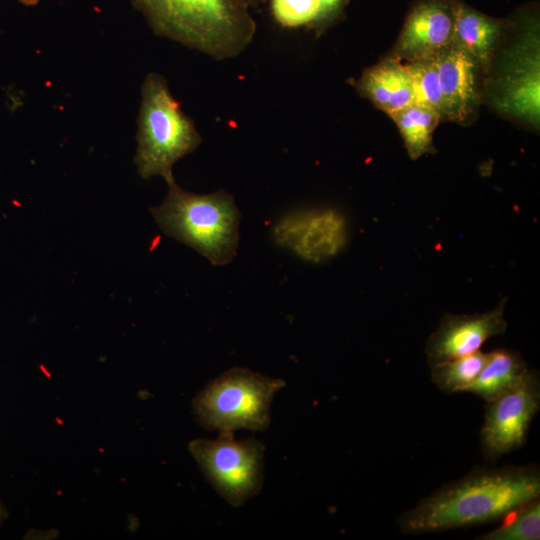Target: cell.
<instances>
[{
  "label": "cell",
  "instance_id": "obj_19",
  "mask_svg": "<svg viewBox=\"0 0 540 540\" xmlns=\"http://www.w3.org/2000/svg\"><path fill=\"white\" fill-rule=\"evenodd\" d=\"M512 520L485 534L479 540H539L540 539V498L527 503L510 514Z\"/></svg>",
  "mask_w": 540,
  "mask_h": 540
},
{
  "label": "cell",
  "instance_id": "obj_6",
  "mask_svg": "<svg viewBox=\"0 0 540 540\" xmlns=\"http://www.w3.org/2000/svg\"><path fill=\"white\" fill-rule=\"evenodd\" d=\"M189 451L216 491L234 507L257 495L263 484L264 445L253 438L236 440L233 432L216 439H195Z\"/></svg>",
  "mask_w": 540,
  "mask_h": 540
},
{
  "label": "cell",
  "instance_id": "obj_16",
  "mask_svg": "<svg viewBox=\"0 0 540 540\" xmlns=\"http://www.w3.org/2000/svg\"><path fill=\"white\" fill-rule=\"evenodd\" d=\"M390 117L396 123L411 159L432 152L433 133L441 119L438 113L413 104Z\"/></svg>",
  "mask_w": 540,
  "mask_h": 540
},
{
  "label": "cell",
  "instance_id": "obj_21",
  "mask_svg": "<svg viewBox=\"0 0 540 540\" xmlns=\"http://www.w3.org/2000/svg\"><path fill=\"white\" fill-rule=\"evenodd\" d=\"M319 5V17L317 22H322L334 17L341 9L344 0H317Z\"/></svg>",
  "mask_w": 540,
  "mask_h": 540
},
{
  "label": "cell",
  "instance_id": "obj_18",
  "mask_svg": "<svg viewBox=\"0 0 540 540\" xmlns=\"http://www.w3.org/2000/svg\"><path fill=\"white\" fill-rule=\"evenodd\" d=\"M405 65L411 79L414 104L429 108L443 118V97L433 58L409 61Z\"/></svg>",
  "mask_w": 540,
  "mask_h": 540
},
{
  "label": "cell",
  "instance_id": "obj_8",
  "mask_svg": "<svg viewBox=\"0 0 540 540\" xmlns=\"http://www.w3.org/2000/svg\"><path fill=\"white\" fill-rule=\"evenodd\" d=\"M539 408L540 379L535 370H528L518 384L488 401L480 431L485 458L495 461L521 448Z\"/></svg>",
  "mask_w": 540,
  "mask_h": 540
},
{
  "label": "cell",
  "instance_id": "obj_5",
  "mask_svg": "<svg viewBox=\"0 0 540 540\" xmlns=\"http://www.w3.org/2000/svg\"><path fill=\"white\" fill-rule=\"evenodd\" d=\"M282 379L234 367L210 381L193 398L199 424L207 430L264 431L270 424V405L285 387Z\"/></svg>",
  "mask_w": 540,
  "mask_h": 540
},
{
  "label": "cell",
  "instance_id": "obj_2",
  "mask_svg": "<svg viewBox=\"0 0 540 540\" xmlns=\"http://www.w3.org/2000/svg\"><path fill=\"white\" fill-rule=\"evenodd\" d=\"M159 35L217 60L251 43L256 24L243 0H130Z\"/></svg>",
  "mask_w": 540,
  "mask_h": 540
},
{
  "label": "cell",
  "instance_id": "obj_23",
  "mask_svg": "<svg viewBox=\"0 0 540 540\" xmlns=\"http://www.w3.org/2000/svg\"><path fill=\"white\" fill-rule=\"evenodd\" d=\"M247 5H253V4H257L258 2L262 1V0H243Z\"/></svg>",
  "mask_w": 540,
  "mask_h": 540
},
{
  "label": "cell",
  "instance_id": "obj_3",
  "mask_svg": "<svg viewBox=\"0 0 540 540\" xmlns=\"http://www.w3.org/2000/svg\"><path fill=\"white\" fill-rule=\"evenodd\" d=\"M164 202L151 208L158 226L169 237L195 249L213 265L233 260L239 240L240 213L231 195L223 190L194 194L167 180Z\"/></svg>",
  "mask_w": 540,
  "mask_h": 540
},
{
  "label": "cell",
  "instance_id": "obj_11",
  "mask_svg": "<svg viewBox=\"0 0 540 540\" xmlns=\"http://www.w3.org/2000/svg\"><path fill=\"white\" fill-rule=\"evenodd\" d=\"M451 0H421L408 14L395 55L409 61L433 58L453 44Z\"/></svg>",
  "mask_w": 540,
  "mask_h": 540
},
{
  "label": "cell",
  "instance_id": "obj_10",
  "mask_svg": "<svg viewBox=\"0 0 540 540\" xmlns=\"http://www.w3.org/2000/svg\"><path fill=\"white\" fill-rule=\"evenodd\" d=\"M505 305L506 298L484 313L443 315L425 344L429 366L480 351L486 340L503 334L507 328Z\"/></svg>",
  "mask_w": 540,
  "mask_h": 540
},
{
  "label": "cell",
  "instance_id": "obj_4",
  "mask_svg": "<svg viewBox=\"0 0 540 540\" xmlns=\"http://www.w3.org/2000/svg\"><path fill=\"white\" fill-rule=\"evenodd\" d=\"M202 139L193 121L183 113L165 78L149 73L141 88L135 164L148 179L173 178V165L193 152Z\"/></svg>",
  "mask_w": 540,
  "mask_h": 540
},
{
  "label": "cell",
  "instance_id": "obj_17",
  "mask_svg": "<svg viewBox=\"0 0 540 540\" xmlns=\"http://www.w3.org/2000/svg\"><path fill=\"white\" fill-rule=\"evenodd\" d=\"M487 353H475L436 364L431 369V381L444 393L465 392L481 371Z\"/></svg>",
  "mask_w": 540,
  "mask_h": 540
},
{
  "label": "cell",
  "instance_id": "obj_7",
  "mask_svg": "<svg viewBox=\"0 0 540 540\" xmlns=\"http://www.w3.org/2000/svg\"><path fill=\"white\" fill-rule=\"evenodd\" d=\"M522 31L506 52L494 102L498 109L534 125L540 116V58L538 20L522 19Z\"/></svg>",
  "mask_w": 540,
  "mask_h": 540
},
{
  "label": "cell",
  "instance_id": "obj_12",
  "mask_svg": "<svg viewBox=\"0 0 540 540\" xmlns=\"http://www.w3.org/2000/svg\"><path fill=\"white\" fill-rule=\"evenodd\" d=\"M443 97V117L464 122L477 103L478 62L451 44L433 57Z\"/></svg>",
  "mask_w": 540,
  "mask_h": 540
},
{
  "label": "cell",
  "instance_id": "obj_1",
  "mask_svg": "<svg viewBox=\"0 0 540 540\" xmlns=\"http://www.w3.org/2000/svg\"><path fill=\"white\" fill-rule=\"evenodd\" d=\"M540 498L538 465L476 467L442 485L396 520L404 534L467 528L497 521Z\"/></svg>",
  "mask_w": 540,
  "mask_h": 540
},
{
  "label": "cell",
  "instance_id": "obj_24",
  "mask_svg": "<svg viewBox=\"0 0 540 540\" xmlns=\"http://www.w3.org/2000/svg\"><path fill=\"white\" fill-rule=\"evenodd\" d=\"M19 1L25 4H31V3L37 2V0H19Z\"/></svg>",
  "mask_w": 540,
  "mask_h": 540
},
{
  "label": "cell",
  "instance_id": "obj_15",
  "mask_svg": "<svg viewBox=\"0 0 540 540\" xmlns=\"http://www.w3.org/2000/svg\"><path fill=\"white\" fill-rule=\"evenodd\" d=\"M521 355L509 349L487 353L486 361L473 383L465 392L491 401L518 384L528 372Z\"/></svg>",
  "mask_w": 540,
  "mask_h": 540
},
{
  "label": "cell",
  "instance_id": "obj_14",
  "mask_svg": "<svg viewBox=\"0 0 540 540\" xmlns=\"http://www.w3.org/2000/svg\"><path fill=\"white\" fill-rule=\"evenodd\" d=\"M453 44L478 63H488L504 22L475 10L460 0H451Z\"/></svg>",
  "mask_w": 540,
  "mask_h": 540
},
{
  "label": "cell",
  "instance_id": "obj_22",
  "mask_svg": "<svg viewBox=\"0 0 540 540\" xmlns=\"http://www.w3.org/2000/svg\"><path fill=\"white\" fill-rule=\"evenodd\" d=\"M7 517H8V511L4 503L0 499V525L7 519Z\"/></svg>",
  "mask_w": 540,
  "mask_h": 540
},
{
  "label": "cell",
  "instance_id": "obj_9",
  "mask_svg": "<svg viewBox=\"0 0 540 540\" xmlns=\"http://www.w3.org/2000/svg\"><path fill=\"white\" fill-rule=\"evenodd\" d=\"M274 240L300 258L320 263L345 247L348 229L345 217L332 208L296 211L283 216L273 228Z\"/></svg>",
  "mask_w": 540,
  "mask_h": 540
},
{
  "label": "cell",
  "instance_id": "obj_13",
  "mask_svg": "<svg viewBox=\"0 0 540 540\" xmlns=\"http://www.w3.org/2000/svg\"><path fill=\"white\" fill-rule=\"evenodd\" d=\"M361 92L389 116L414 104L410 75L397 59L368 69L359 82Z\"/></svg>",
  "mask_w": 540,
  "mask_h": 540
},
{
  "label": "cell",
  "instance_id": "obj_20",
  "mask_svg": "<svg viewBox=\"0 0 540 540\" xmlns=\"http://www.w3.org/2000/svg\"><path fill=\"white\" fill-rule=\"evenodd\" d=\"M275 20L286 27H299L317 23L319 5L317 0H271Z\"/></svg>",
  "mask_w": 540,
  "mask_h": 540
}]
</instances>
